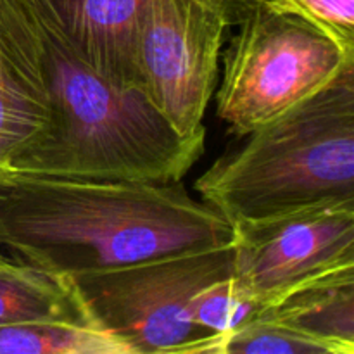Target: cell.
I'll list each match as a JSON object with an SVG mask.
<instances>
[{
    "mask_svg": "<svg viewBox=\"0 0 354 354\" xmlns=\"http://www.w3.org/2000/svg\"><path fill=\"white\" fill-rule=\"evenodd\" d=\"M232 239V225L182 182L0 176V245L59 279Z\"/></svg>",
    "mask_w": 354,
    "mask_h": 354,
    "instance_id": "cell-1",
    "label": "cell"
},
{
    "mask_svg": "<svg viewBox=\"0 0 354 354\" xmlns=\"http://www.w3.org/2000/svg\"><path fill=\"white\" fill-rule=\"evenodd\" d=\"M50 118L10 171L75 180L180 182L206 138L182 137L142 90L86 64L31 3ZM9 171V173H10Z\"/></svg>",
    "mask_w": 354,
    "mask_h": 354,
    "instance_id": "cell-2",
    "label": "cell"
},
{
    "mask_svg": "<svg viewBox=\"0 0 354 354\" xmlns=\"http://www.w3.org/2000/svg\"><path fill=\"white\" fill-rule=\"evenodd\" d=\"M194 189L232 227L354 203V64L245 135Z\"/></svg>",
    "mask_w": 354,
    "mask_h": 354,
    "instance_id": "cell-3",
    "label": "cell"
},
{
    "mask_svg": "<svg viewBox=\"0 0 354 354\" xmlns=\"http://www.w3.org/2000/svg\"><path fill=\"white\" fill-rule=\"evenodd\" d=\"M235 28L216 88L218 118L235 137L310 99L354 64V50L286 3H259Z\"/></svg>",
    "mask_w": 354,
    "mask_h": 354,
    "instance_id": "cell-4",
    "label": "cell"
},
{
    "mask_svg": "<svg viewBox=\"0 0 354 354\" xmlns=\"http://www.w3.org/2000/svg\"><path fill=\"white\" fill-rule=\"evenodd\" d=\"M234 273V248L173 252L135 265L69 277L90 320L130 354H214L220 337L192 320L207 283Z\"/></svg>",
    "mask_w": 354,
    "mask_h": 354,
    "instance_id": "cell-5",
    "label": "cell"
},
{
    "mask_svg": "<svg viewBox=\"0 0 354 354\" xmlns=\"http://www.w3.org/2000/svg\"><path fill=\"white\" fill-rule=\"evenodd\" d=\"M228 28L214 0H152L138 44L142 90L182 137L206 138Z\"/></svg>",
    "mask_w": 354,
    "mask_h": 354,
    "instance_id": "cell-6",
    "label": "cell"
},
{
    "mask_svg": "<svg viewBox=\"0 0 354 354\" xmlns=\"http://www.w3.org/2000/svg\"><path fill=\"white\" fill-rule=\"evenodd\" d=\"M232 230L235 280L265 306L354 268V203L308 207Z\"/></svg>",
    "mask_w": 354,
    "mask_h": 354,
    "instance_id": "cell-7",
    "label": "cell"
},
{
    "mask_svg": "<svg viewBox=\"0 0 354 354\" xmlns=\"http://www.w3.org/2000/svg\"><path fill=\"white\" fill-rule=\"evenodd\" d=\"M50 118L40 45L26 0H0V176Z\"/></svg>",
    "mask_w": 354,
    "mask_h": 354,
    "instance_id": "cell-8",
    "label": "cell"
},
{
    "mask_svg": "<svg viewBox=\"0 0 354 354\" xmlns=\"http://www.w3.org/2000/svg\"><path fill=\"white\" fill-rule=\"evenodd\" d=\"M97 73L142 90L138 44L152 0H28ZM144 92V90H142Z\"/></svg>",
    "mask_w": 354,
    "mask_h": 354,
    "instance_id": "cell-9",
    "label": "cell"
},
{
    "mask_svg": "<svg viewBox=\"0 0 354 354\" xmlns=\"http://www.w3.org/2000/svg\"><path fill=\"white\" fill-rule=\"evenodd\" d=\"M265 315L303 334L354 354V268L337 272L294 290Z\"/></svg>",
    "mask_w": 354,
    "mask_h": 354,
    "instance_id": "cell-10",
    "label": "cell"
},
{
    "mask_svg": "<svg viewBox=\"0 0 354 354\" xmlns=\"http://www.w3.org/2000/svg\"><path fill=\"white\" fill-rule=\"evenodd\" d=\"M26 322L95 327L71 280L52 277L28 263H0V327Z\"/></svg>",
    "mask_w": 354,
    "mask_h": 354,
    "instance_id": "cell-11",
    "label": "cell"
},
{
    "mask_svg": "<svg viewBox=\"0 0 354 354\" xmlns=\"http://www.w3.org/2000/svg\"><path fill=\"white\" fill-rule=\"evenodd\" d=\"M214 354H341L337 348L303 334L263 311L239 330L220 339Z\"/></svg>",
    "mask_w": 354,
    "mask_h": 354,
    "instance_id": "cell-12",
    "label": "cell"
},
{
    "mask_svg": "<svg viewBox=\"0 0 354 354\" xmlns=\"http://www.w3.org/2000/svg\"><path fill=\"white\" fill-rule=\"evenodd\" d=\"M265 308L239 286L232 273L203 287L194 297L190 311L197 327L221 339L258 318Z\"/></svg>",
    "mask_w": 354,
    "mask_h": 354,
    "instance_id": "cell-13",
    "label": "cell"
},
{
    "mask_svg": "<svg viewBox=\"0 0 354 354\" xmlns=\"http://www.w3.org/2000/svg\"><path fill=\"white\" fill-rule=\"evenodd\" d=\"M283 3L354 50V0H283Z\"/></svg>",
    "mask_w": 354,
    "mask_h": 354,
    "instance_id": "cell-14",
    "label": "cell"
},
{
    "mask_svg": "<svg viewBox=\"0 0 354 354\" xmlns=\"http://www.w3.org/2000/svg\"><path fill=\"white\" fill-rule=\"evenodd\" d=\"M216 3H220L221 9L227 12L228 21H230V26H235L249 10H252L254 7H258L263 2H279L283 3V0H214Z\"/></svg>",
    "mask_w": 354,
    "mask_h": 354,
    "instance_id": "cell-15",
    "label": "cell"
},
{
    "mask_svg": "<svg viewBox=\"0 0 354 354\" xmlns=\"http://www.w3.org/2000/svg\"><path fill=\"white\" fill-rule=\"evenodd\" d=\"M7 261H10V259L6 258V256H3L2 252H0V263H7Z\"/></svg>",
    "mask_w": 354,
    "mask_h": 354,
    "instance_id": "cell-16",
    "label": "cell"
}]
</instances>
